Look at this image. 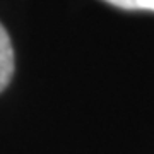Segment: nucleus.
<instances>
[{"label":"nucleus","instance_id":"f03ea898","mask_svg":"<svg viewBox=\"0 0 154 154\" xmlns=\"http://www.w3.org/2000/svg\"><path fill=\"white\" fill-rule=\"evenodd\" d=\"M110 5L125 11H151L154 12V0H105Z\"/></svg>","mask_w":154,"mask_h":154},{"label":"nucleus","instance_id":"f257e3e1","mask_svg":"<svg viewBox=\"0 0 154 154\" xmlns=\"http://www.w3.org/2000/svg\"><path fill=\"white\" fill-rule=\"evenodd\" d=\"M16 69V57L11 36L7 29L0 24V93L9 86Z\"/></svg>","mask_w":154,"mask_h":154}]
</instances>
